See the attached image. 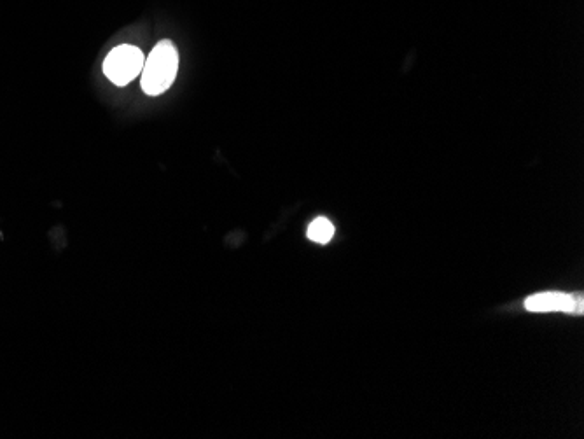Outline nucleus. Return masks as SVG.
Returning <instances> with one entry per match:
<instances>
[{"mask_svg":"<svg viewBox=\"0 0 584 439\" xmlns=\"http://www.w3.org/2000/svg\"><path fill=\"white\" fill-rule=\"evenodd\" d=\"M179 70V51L172 41H160L144 62L140 72V86L147 95H163L174 84Z\"/></svg>","mask_w":584,"mask_h":439,"instance_id":"1","label":"nucleus"},{"mask_svg":"<svg viewBox=\"0 0 584 439\" xmlns=\"http://www.w3.org/2000/svg\"><path fill=\"white\" fill-rule=\"evenodd\" d=\"M146 56L137 46L121 44L112 49L104 62V74L112 84L126 86L132 83L135 77L140 76Z\"/></svg>","mask_w":584,"mask_h":439,"instance_id":"2","label":"nucleus"},{"mask_svg":"<svg viewBox=\"0 0 584 439\" xmlns=\"http://www.w3.org/2000/svg\"><path fill=\"white\" fill-rule=\"evenodd\" d=\"M529 312H565V314H583V298L564 293H541L530 296L525 301Z\"/></svg>","mask_w":584,"mask_h":439,"instance_id":"3","label":"nucleus"},{"mask_svg":"<svg viewBox=\"0 0 584 439\" xmlns=\"http://www.w3.org/2000/svg\"><path fill=\"white\" fill-rule=\"evenodd\" d=\"M334 237V226L326 217H317L308 226V238L315 244H327Z\"/></svg>","mask_w":584,"mask_h":439,"instance_id":"4","label":"nucleus"}]
</instances>
